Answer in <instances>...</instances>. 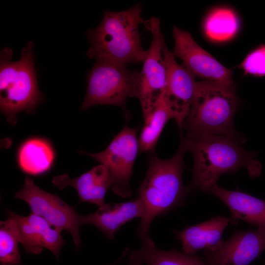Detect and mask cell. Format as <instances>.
I'll return each instance as SVG.
<instances>
[{
	"instance_id": "6da1fadb",
	"label": "cell",
	"mask_w": 265,
	"mask_h": 265,
	"mask_svg": "<svg viewBox=\"0 0 265 265\" xmlns=\"http://www.w3.org/2000/svg\"><path fill=\"white\" fill-rule=\"evenodd\" d=\"M242 141L218 134H204L193 137L181 136L180 143L193 157L192 178L190 188L210 192L224 174H235L241 168L252 178L258 177L261 164L255 152L246 150Z\"/></svg>"
},
{
	"instance_id": "7a4b0ae2",
	"label": "cell",
	"mask_w": 265,
	"mask_h": 265,
	"mask_svg": "<svg viewBox=\"0 0 265 265\" xmlns=\"http://www.w3.org/2000/svg\"><path fill=\"white\" fill-rule=\"evenodd\" d=\"M186 152L180 143L176 154L162 159L155 152L150 153L146 176L138 190V198L144 210L136 229L140 239L150 236L151 223L156 217L182 206L190 190L183 184L184 157Z\"/></svg>"
},
{
	"instance_id": "3957f363",
	"label": "cell",
	"mask_w": 265,
	"mask_h": 265,
	"mask_svg": "<svg viewBox=\"0 0 265 265\" xmlns=\"http://www.w3.org/2000/svg\"><path fill=\"white\" fill-rule=\"evenodd\" d=\"M139 2L128 9L104 11L100 24L86 35L90 46L86 54L95 61L128 65L143 62L147 54L141 45L139 26L144 21Z\"/></svg>"
},
{
	"instance_id": "277c9868",
	"label": "cell",
	"mask_w": 265,
	"mask_h": 265,
	"mask_svg": "<svg viewBox=\"0 0 265 265\" xmlns=\"http://www.w3.org/2000/svg\"><path fill=\"white\" fill-rule=\"evenodd\" d=\"M235 89V86L212 81L197 82L189 113L183 125L182 130L186 132L183 136L218 134L243 141L233 125L234 116L240 105Z\"/></svg>"
},
{
	"instance_id": "5b68a950",
	"label": "cell",
	"mask_w": 265,
	"mask_h": 265,
	"mask_svg": "<svg viewBox=\"0 0 265 265\" xmlns=\"http://www.w3.org/2000/svg\"><path fill=\"white\" fill-rule=\"evenodd\" d=\"M13 52L5 47L0 57V108L7 121L16 123L22 111L31 112L42 99L34 63L33 44L29 42L21 51L20 58L12 61Z\"/></svg>"
},
{
	"instance_id": "8992f818",
	"label": "cell",
	"mask_w": 265,
	"mask_h": 265,
	"mask_svg": "<svg viewBox=\"0 0 265 265\" xmlns=\"http://www.w3.org/2000/svg\"><path fill=\"white\" fill-rule=\"evenodd\" d=\"M140 77V72L127 65L95 61L86 75L87 91L81 109L99 105L116 106L125 110L128 118L126 101L138 97Z\"/></svg>"
},
{
	"instance_id": "52a82bcc",
	"label": "cell",
	"mask_w": 265,
	"mask_h": 265,
	"mask_svg": "<svg viewBox=\"0 0 265 265\" xmlns=\"http://www.w3.org/2000/svg\"><path fill=\"white\" fill-rule=\"evenodd\" d=\"M14 198L25 201L32 213L43 218L54 228L70 233L76 250L81 247L80 231L81 226L86 224V215L79 214L59 196L39 187L28 176H26L22 188Z\"/></svg>"
},
{
	"instance_id": "ba28073f",
	"label": "cell",
	"mask_w": 265,
	"mask_h": 265,
	"mask_svg": "<svg viewBox=\"0 0 265 265\" xmlns=\"http://www.w3.org/2000/svg\"><path fill=\"white\" fill-rule=\"evenodd\" d=\"M137 132V128L126 125L104 151L96 153L81 151L108 169L113 181L111 189L122 198L132 195L130 180L139 150Z\"/></svg>"
},
{
	"instance_id": "9c48e42d",
	"label": "cell",
	"mask_w": 265,
	"mask_h": 265,
	"mask_svg": "<svg viewBox=\"0 0 265 265\" xmlns=\"http://www.w3.org/2000/svg\"><path fill=\"white\" fill-rule=\"evenodd\" d=\"M152 35L150 47L143 61L137 98L145 120L153 110L166 83V71L163 62L162 47L165 42L158 18L152 17L143 23Z\"/></svg>"
},
{
	"instance_id": "30bf717a",
	"label": "cell",
	"mask_w": 265,
	"mask_h": 265,
	"mask_svg": "<svg viewBox=\"0 0 265 265\" xmlns=\"http://www.w3.org/2000/svg\"><path fill=\"white\" fill-rule=\"evenodd\" d=\"M174 47L172 53L182 65L195 77L227 86H235L230 69L224 66L201 48L190 33L174 26L172 30Z\"/></svg>"
},
{
	"instance_id": "8fae6325",
	"label": "cell",
	"mask_w": 265,
	"mask_h": 265,
	"mask_svg": "<svg viewBox=\"0 0 265 265\" xmlns=\"http://www.w3.org/2000/svg\"><path fill=\"white\" fill-rule=\"evenodd\" d=\"M265 250V226L236 230L227 240L203 254L208 265H249Z\"/></svg>"
},
{
	"instance_id": "7c38bea8",
	"label": "cell",
	"mask_w": 265,
	"mask_h": 265,
	"mask_svg": "<svg viewBox=\"0 0 265 265\" xmlns=\"http://www.w3.org/2000/svg\"><path fill=\"white\" fill-rule=\"evenodd\" d=\"M162 51L166 71L164 96L181 133L183 124L189 113L197 81L194 75L176 61L165 42Z\"/></svg>"
},
{
	"instance_id": "4fadbf2b",
	"label": "cell",
	"mask_w": 265,
	"mask_h": 265,
	"mask_svg": "<svg viewBox=\"0 0 265 265\" xmlns=\"http://www.w3.org/2000/svg\"><path fill=\"white\" fill-rule=\"evenodd\" d=\"M6 213L15 220L20 243L26 252L38 255L45 248L51 251L57 260L59 259L61 249L66 242L60 231L32 212L27 216H22L8 210Z\"/></svg>"
},
{
	"instance_id": "5bb4252c",
	"label": "cell",
	"mask_w": 265,
	"mask_h": 265,
	"mask_svg": "<svg viewBox=\"0 0 265 265\" xmlns=\"http://www.w3.org/2000/svg\"><path fill=\"white\" fill-rule=\"evenodd\" d=\"M53 184L59 189L72 186L77 190L80 202H88L101 207L106 203L105 197L109 187L113 184L108 169L101 164L82 174L71 179L67 174L54 177Z\"/></svg>"
},
{
	"instance_id": "9a60e30c",
	"label": "cell",
	"mask_w": 265,
	"mask_h": 265,
	"mask_svg": "<svg viewBox=\"0 0 265 265\" xmlns=\"http://www.w3.org/2000/svg\"><path fill=\"white\" fill-rule=\"evenodd\" d=\"M229 222V218L218 215L206 221L186 226L181 231L174 230L173 232L181 242L183 252L195 254L202 249L212 250L223 242L221 237Z\"/></svg>"
},
{
	"instance_id": "2e32d148",
	"label": "cell",
	"mask_w": 265,
	"mask_h": 265,
	"mask_svg": "<svg viewBox=\"0 0 265 265\" xmlns=\"http://www.w3.org/2000/svg\"><path fill=\"white\" fill-rule=\"evenodd\" d=\"M143 213L138 198L127 202L106 203L95 212L86 215V224L94 225L107 239H113L123 225L136 218H141Z\"/></svg>"
},
{
	"instance_id": "e0dca14e",
	"label": "cell",
	"mask_w": 265,
	"mask_h": 265,
	"mask_svg": "<svg viewBox=\"0 0 265 265\" xmlns=\"http://www.w3.org/2000/svg\"><path fill=\"white\" fill-rule=\"evenodd\" d=\"M210 193L228 207L232 224L242 220L258 227L265 226V200L240 191L226 189L217 184L212 187Z\"/></svg>"
},
{
	"instance_id": "ac0fdd59",
	"label": "cell",
	"mask_w": 265,
	"mask_h": 265,
	"mask_svg": "<svg viewBox=\"0 0 265 265\" xmlns=\"http://www.w3.org/2000/svg\"><path fill=\"white\" fill-rule=\"evenodd\" d=\"M54 158L51 145L41 138H33L25 141L18 153L20 169L31 175H39L48 171Z\"/></svg>"
},
{
	"instance_id": "d6986e66",
	"label": "cell",
	"mask_w": 265,
	"mask_h": 265,
	"mask_svg": "<svg viewBox=\"0 0 265 265\" xmlns=\"http://www.w3.org/2000/svg\"><path fill=\"white\" fill-rule=\"evenodd\" d=\"M138 250H132L146 265H205L195 254H188L175 249L165 251L158 248L150 236L141 239Z\"/></svg>"
},
{
	"instance_id": "ffe728a7",
	"label": "cell",
	"mask_w": 265,
	"mask_h": 265,
	"mask_svg": "<svg viewBox=\"0 0 265 265\" xmlns=\"http://www.w3.org/2000/svg\"><path fill=\"white\" fill-rule=\"evenodd\" d=\"M173 114L164 96L163 91L153 110L144 120V124L138 138L141 152H155V149L162 131Z\"/></svg>"
},
{
	"instance_id": "44dd1931",
	"label": "cell",
	"mask_w": 265,
	"mask_h": 265,
	"mask_svg": "<svg viewBox=\"0 0 265 265\" xmlns=\"http://www.w3.org/2000/svg\"><path fill=\"white\" fill-rule=\"evenodd\" d=\"M238 26V21L235 13L230 9L223 8L212 11L208 16L204 29L207 37L211 40L223 41L234 36Z\"/></svg>"
},
{
	"instance_id": "7402d4cb",
	"label": "cell",
	"mask_w": 265,
	"mask_h": 265,
	"mask_svg": "<svg viewBox=\"0 0 265 265\" xmlns=\"http://www.w3.org/2000/svg\"><path fill=\"white\" fill-rule=\"evenodd\" d=\"M18 230L15 220L8 216L0 222V263L1 265H21Z\"/></svg>"
},
{
	"instance_id": "603a6c76",
	"label": "cell",
	"mask_w": 265,
	"mask_h": 265,
	"mask_svg": "<svg viewBox=\"0 0 265 265\" xmlns=\"http://www.w3.org/2000/svg\"><path fill=\"white\" fill-rule=\"evenodd\" d=\"M239 68L247 75L259 78L265 77V44L259 45L249 53Z\"/></svg>"
},
{
	"instance_id": "cb8c5ba5",
	"label": "cell",
	"mask_w": 265,
	"mask_h": 265,
	"mask_svg": "<svg viewBox=\"0 0 265 265\" xmlns=\"http://www.w3.org/2000/svg\"><path fill=\"white\" fill-rule=\"evenodd\" d=\"M129 257L128 259V262L127 265H142V263L141 260L134 254L131 252L130 250L129 251ZM115 263L114 265H115Z\"/></svg>"
},
{
	"instance_id": "d4e9b609",
	"label": "cell",
	"mask_w": 265,
	"mask_h": 265,
	"mask_svg": "<svg viewBox=\"0 0 265 265\" xmlns=\"http://www.w3.org/2000/svg\"><path fill=\"white\" fill-rule=\"evenodd\" d=\"M263 265H265V263L263 264Z\"/></svg>"
}]
</instances>
